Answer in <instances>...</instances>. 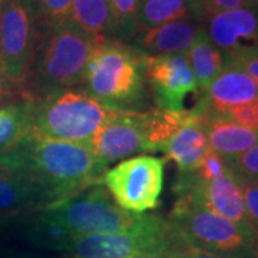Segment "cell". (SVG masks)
<instances>
[{
    "label": "cell",
    "instance_id": "35",
    "mask_svg": "<svg viewBox=\"0 0 258 258\" xmlns=\"http://www.w3.org/2000/svg\"><path fill=\"white\" fill-rule=\"evenodd\" d=\"M2 6H3V0H0V12H2Z\"/></svg>",
    "mask_w": 258,
    "mask_h": 258
},
{
    "label": "cell",
    "instance_id": "13",
    "mask_svg": "<svg viewBox=\"0 0 258 258\" xmlns=\"http://www.w3.org/2000/svg\"><path fill=\"white\" fill-rule=\"evenodd\" d=\"M258 98V88L252 78L234 60H225L220 75L207 88L203 101L214 112H225L254 101Z\"/></svg>",
    "mask_w": 258,
    "mask_h": 258
},
{
    "label": "cell",
    "instance_id": "28",
    "mask_svg": "<svg viewBox=\"0 0 258 258\" xmlns=\"http://www.w3.org/2000/svg\"><path fill=\"white\" fill-rule=\"evenodd\" d=\"M176 240V238H175ZM169 257L171 258H232L221 254H215L211 251H205V249L197 248L189 244H185L181 241L176 240L174 245L169 249Z\"/></svg>",
    "mask_w": 258,
    "mask_h": 258
},
{
    "label": "cell",
    "instance_id": "36",
    "mask_svg": "<svg viewBox=\"0 0 258 258\" xmlns=\"http://www.w3.org/2000/svg\"><path fill=\"white\" fill-rule=\"evenodd\" d=\"M2 225H5V222L2 221V220H0V227H2Z\"/></svg>",
    "mask_w": 258,
    "mask_h": 258
},
{
    "label": "cell",
    "instance_id": "14",
    "mask_svg": "<svg viewBox=\"0 0 258 258\" xmlns=\"http://www.w3.org/2000/svg\"><path fill=\"white\" fill-rule=\"evenodd\" d=\"M200 26L201 23L194 20H178L155 28L141 29L131 43L144 56L186 55Z\"/></svg>",
    "mask_w": 258,
    "mask_h": 258
},
{
    "label": "cell",
    "instance_id": "33",
    "mask_svg": "<svg viewBox=\"0 0 258 258\" xmlns=\"http://www.w3.org/2000/svg\"><path fill=\"white\" fill-rule=\"evenodd\" d=\"M132 258H171L169 257V249L165 252H159V254H147V255H138V257Z\"/></svg>",
    "mask_w": 258,
    "mask_h": 258
},
{
    "label": "cell",
    "instance_id": "17",
    "mask_svg": "<svg viewBox=\"0 0 258 258\" xmlns=\"http://www.w3.org/2000/svg\"><path fill=\"white\" fill-rule=\"evenodd\" d=\"M194 116L185 122L175 134L168 139L165 148V159L174 161L178 166V172L195 171L204 155L210 149L208 139L201 125V108L197 105L194 108Z\"/></svg>",
    "mask_w": 258,
    "mask_h": 258
},
{
    "label": "cell",
    "instance_id": "3",
    "mask_svg": "<svg viewBox=\"0 0 258 258\" xmlns=\"http://www.w3.org/2000/svg\"><path fill=\"white\" fill-rule=\"evenodd\" d=\"M83 89L115 111H147L151 93L144 55L126 42L101 39L89 57Z\"/></svg>",
    "mask_w": 258,
    "mask_h": 258
},
{
    "label": "cell",
    "instance_id": "22",
    "mask_svg": "<svg viewBox=\"0 0 258 258\" xmlns=\"http://www.w3.org/2000/svg\"><path fill=\"white\" fill-rule=\"evenodd\" d=\"M37 35L71 20L72 0H25Z\"/></svg>",
    "mask_w": 258,
    "mask_h": 258
},
{
    "label": "cell",
    "instance_id": "24",
    "mask_svg": "<svg viewBox=\"0 0 258 258\" xmlns=\"http://www.w3.org/2000/svg\"><path fill=\"white\" fill-rule=\"evenodd\" d=\"M231 174L245 181L258 182V144L235 157L224 158Z\"/></svg>",
    "mask_w": 258,
    "mask_h": 258
},
{
    "label": "cell",
    "instance_id": "27",
    "mask_svg": "<svg viewBox=\"0 0 258 258\" xmlns=\"http://www.w3.org/2000/svg\"><path fill=\"white\" fill-rule=\"evenodd\" d=\"M237 181L240 185L249 224L258 232V182L257 181H245V179H240V178H237Z\"/></svg>",
    "mask_w": 258,
    "mask_h": 258
},
{
    "label": "cell",
    "instance_id": "20",
    "mask_svg": "<svg viewBox=\"0 0 258 258\" xmlns=\"http://www.w3.org/2000/svg\"><path fill=\"white\" fill-rule=\"evenodd\" d=\"M32 101L20 99L0 108V157L8 155L25 141L30 129Z\"/></svg>",
    "mask_w": 258,
    "mask_h": 258
},
{
    "label": "cell",
    "instance_id": "5",
    "mask_svg": "<svg viewBox=\"0 0 258 258\" xmlns=\"http://www.w3.org/2000/svg\"><path fill=\"white\" fill-rule=\"evenodd\" d=\"M85 89H69L32 101L29 135L88 145L115 113Z\"/></svg>",
    "mask_w": 258,
    "mask_h": 258
},
{
    "label": "cell",
    "instance_id": "12",
    "mask_svg": "<svg viewBox=\"0 0 258 258\" xmlns=\"http://www.w3.org/2000/svg\"><path fill=\"white\" fill-rule=\"evenodd\" d=\"M207 33L225 59L258 49V9L240 8L207 18Z\"/></svg>",
    "mask_w": 258,
    "mask_h": 258
},
{
    "label": "cell",
    "instance_id": "23",
    "mask_svg": "<svg viewBox=\"0 0 258 258\" xmlns=\"http://www.w3.org/2000/svg\"><path fill=\"white\" fill-rule=\"evenodd\" d=\"M113 19V39L129 43L139 30L138 12L141 0H106Z\"/></svg>",
    "mask_w": 258,
    "mask_h": 258
},
{
    "label": "cell",
    "instance_id": "9",
    "mask_svg": "<svg viewBox=\"0 0 258 258\" xmlns=\"http://www.w3.org/2000/svg\"><path fill=\"white\" fill-rule=\"evenodd\" d=\"M37 32L25 0H3L0 12V69L20 99L36 50Z\"/></svg>",
    "mask_w": 258,
    "mask_h": 258
},
{
    "label": "cell",
    "instance_id": "6",
    "mask_svg": "<svg viewBox=\"0 0 258 258\" xmlns=\"http://www.w3.org/2000/svg\"><path fill=\"white\" fill-rule=\"evenodd\" d=\"M164 217L141 215L132 228L111 234L75 235L66 241L59 254L63 258H132L165 252L175 242Z\"/></svg>",
    "mask_w": 258,
    "mask_h": 258
},
{
    "label": "cell",
    "instance_id": "8",
    "mask_svg": "<svg viewBox=\"0 0 258 258\" xmlns=\"http://www.w3.org/2000/svg\"><path fill=\"white\" fill-rule=\"evenodd\" d=\"M165 161L149 155L123 159L118 165L106 169L102 184L123 211L144 215L159 205L164 189Z\"/></svg>",
    "mask_w": 258,
    "mask_h": 258
},
{
    "label": "cell",
    "instance_id": "10",
    "mask_svg": "<svg viewBox=\"0 0 258 258\" xmlns=\"http://www.w3.org/2000/svg\"><path fill=\"white\" fill-rule=\"evenodd\" d=\"M145 78L151 98L164 111H184V101L189 93H198L188 56H144Z\"/></svg>",
    "mask_w": 258,
    "mask_h": 258
},
{
    "label": "cell",
    "instance_id": "30",
    "mask_svg": "<svg viewBox=\"0 0 258 258\" xmlns=\"http://www.w3.org/2000/svg\"><path fill=\"white\" fill-rule=\"evenodd\" d=\"M225 60H234V62H237L252 78V81L255 82L258 88V49L257 50H251V52L241 53V55L235 56L232 59H225Z\"/></svg>",
    "mask_w": 258,
    "mask_h": 258
},
{
    "label": "cell",
    "instance_id": "21",
    "mask_svg": "<svg viewBox=\"0 0 258 258\" xmlns=\"http://www.w3.org/2000/svg\"><path fill=\"white\" fill-rule=\"evenodd\" d=\"M71 20L96 39L113 37V19L106 0H72Z\"/></svg>",
    "mask_w": 258,
    "mask_h": 258
},
{
    "label": "cell",
    "instance_id": "18",
    "mask_svg": "<svg viewBox=\"0 0 258 258\" xmlns=\"http://www.w3.org/2000/svg\"><path fill=\"white\" fill-rule=\"evenodd\" d=\"M178 20H194L203 25V9L198 0H141L138 26L149 29Z\"/></svg>",
    "mask_w": 258,
    "mask_h": 258
},
{
    "label": "cell",
    "instance_id": "19",
    "mask_svg": "<svg viewBox=\"0 0 258 258\" xmlns=\"http://www.w3.org/2000/svg\"><path fill=\"white\" fill-rule=\"evenodd\" d=\"M186 56L191 64L197 85H198V89H203L205 92L212 81L222 71L225 64V57L214 46V43L205 30V26L203 25L198 29L192 46L188 50Z\"/></svg>",
    "mask_w": 258,
    "mask_h": 258
},
{
    "label": "cell",
    "instance_id": "4",
    "mask_svg": "<svg viewBox=\"0 0 258 258\" xmlns=\"http://www.w3.org/2000/svg\"><path fill=\"white\" fill-rule=\"evenodd\" d=\"M166 221L176 240L232 258H258V232L212 212L191 197L179 195Z\"/></svg>",
    "mask_w": 258,
    "mask_h": 258
},
{
    "label": "cell",
    "instance_id": "2",
    "mask_svg": "<svg viewBox=\"0 0 258 258\" xmlns=\"http://www.w3.org/2000/svg\"><path fill=\"white\" fill-rule=\"evenodd\" d=\"M99 40L78 28L72 20L37 35L22 99L37 101L52 93L83 89L88 62Z\"/></svg>",
    "mask_w": 258,
    "mask_h": 258
},
{
    "label": "cell",
    "instance_id": "29",
    "mask_svg": "<svg viewBox=\"0 0 258 258\" xmlns=\"http://www.w3.org/2000/svg\"><path fill=\"white\" fill-rule=\"evenodd\" d=\"M203 9L204 19L207 20V18H210L215 13L220 12H227V10L240 9L245 6L244 0H198ZM204 20V22H205Z\"/></svg>",
    "mask_w": 258,
    "mask_h": 258
},
{
    "label": "cell",
    "instance_id": "25",
    "mask_svg": "<svg viewBox=\"0 0 258 258\" xmlns=\"http://www.w3.org/2000/svg\"><path fill=\"white\" fill-rule=\"evenodd\" d=\"M227 165L224 158L220 157L217 152H214L211 148L207 151V154L204 155L203 161L200 162L198 168L194 171L197 176L204 181V182H210L212 179H217L220 176L227 174Z\"/></svg>",
    "mask_w": 258,
    "mask_h": 258
},
{
    "label": "cell",
    "instance_id": "26",
    "mask_svg": "<svg viewBox=\"0 0 258 258\" xmlns=\"http://www.w3.org/2000/svg\"><path fill=\"white\" fill-rule=\"evenodd\" d=\"M224 116L230 118L244 128L258 132V98L248 103L231 108L225 112Z\"/></svg>",
    "mask_w": 258,
    "mask_h": 258
},
{
    "label": "cell",
    "instance_id": "1",
    "mask_svg": "<svg viewBox=\"0 0 258 258\" xmlns=\"http://www.w3.org/2000/svg\"><path fill=\"white\" fill-rule=\"evenodd\" d=\"M6 157L35 188L42 208L102 184L106 172V166L95 157L89 145L32 135Z\"/></svg>",
    "mask_w": 258,
    "mask_h": 258
},
{
    "label": "cell",
    "instance_id": "7",
    "mask_svg": "<svg viewBox=\"0 0 258 258\" xmlns=\"http://www.w3.org/2000/svg\"><path fill=\"white\" fill-rule=\"evenodd\" d=\"M37 211L72 237L129 230L141 218L119 208L103 184L92 185Z\"/></svg>",
    "mask_w": 258,
    "mask_h": 258
},
{
    "label": "cell",
    "instance_id": "34",
    "mask_svg": "<svg viewBox=\"0 0 258 258\" xmlns=\"http://www.w3.org/2000/svg\"><path fill=\"white\" fill-rule=\"evenodd\" d=\"M245 6L251 8V9H258V0H244Z\"/></svg>",
    "mask_w": 258,
    "mask_h": 258
},
{
    "label": "cell",
    "instance_id": "31",
    "mask_svg": "<svg viewBox=\"0 0 258 258\" xmlns=\"http://www.w3.org/2000/svg\"><path fill=\"white\" fill-rule=\"evenodd\" d=\"M16 101H20V95H19L18 89L13 86V83L10 82L6 78V75L3 74L0 69V108Z\"/></svg>",
    "mask_w": 258,
    "mask_h": 258
},
{
    "label": "cell",
    "instance_id": "11",
    "mask_svg": "<svg viewBox=\"0 0 258 258\" xmlns=\"http://www.w3.org/2000/svg\"><path fill=\"white\" fill-rule=\"evenodd\" d=\"M88 145L106 168L139 152H152L144 111H116L98 129Z\"/></svg>",
    "mask_w": 258,
    "mask_h": 258
},
{
    "label": "cell",
    "instance_id": "16",
    "mask_svg": "<svg viewBox=\"0 0 258 258\" xmlns=\"http://www.w3.org/2000/svg\"><path fill=\"white\" fill-rule=\"evenodd\" d=\"M198 105L201 108V125L208 145L220 157L240 155L258 144V132L244 128L230 118L214 112L204 101Z\"/></svg>",
    "mask_w": 258,
    "mask_h": 258
},
{
    "label": "cell",
    "instance_id": "15",
    "mask_svg": "<svg viewBox=\"0 0 258 258\" xmlns=\"http://www.w3.org/2000/svg\"><path fill=\"white\" fill-rule=\"evenodd\" d=\"M42 208L35 188L6 155L0 157V220L10 222Z\"/></svg>",
    "mask_w": 258,
    "mask_h": 258
},
{
    "label": "cell",
    "instance_id": "32",
    "mask_svg": "<svg viewBox=\"0 0 258 258\" xmlns=\"http://www.w3.org/2000/svg\"><path fill=\"white\" fill-rule=\"evenodd\" d=\"M0 258H56L50 255H43L37 252H29L25 249L18 248H5L0 249Z\"/></svg>",
    "mask_w": 258,
    "mask_h": 258
}]
</instances>
